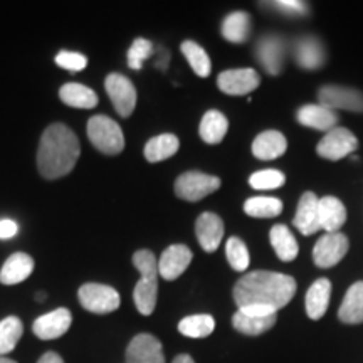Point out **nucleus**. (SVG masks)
Masks as SVG:
<instances>
[{"label": "nucleus", "instance_id": "f257e3e1", "mask_svg": "<svg viewBox=\"0 0 363 363\" xmlns=\"http://www.w3.org/2000/svg\"><path fill=\"white\" fill-rule=\"evenodd\" d=\"M296 293L293 276L272 271H252L242 276L234 286V301L238 308L261 305L278 313L291 301Z\"/></svg>", "mask_w": 363, "mask_h": 363}, {"label": "nucleus", "instance_id": "f03ea898", "mask_svg": "<svg viewBox=\"0 0 363 363\" xmlns=\"http://www.w3.org/2000/svg\"><path fill=\"white\" fill-rule=\"evenodd\" d=\"M79 153V140L69 126L62 123L48 126L38 148L39 174L48 180L66 177L78 163Z\"/></svg>", "mask_w": 363, "mask_h": 363}, {"label": "nucleus", "instance_id": "7ed1b4c3", "mask_svg": "<svg viewBox=\"0 0 363 363\" xmlns=\"http://www.w3.org/2000/svg\"><path fill=\"white\" fill-rule=\"evenodd\" d=\"M88 138L103 155H120L125 150V135L120 125L106 115H96L88 121Z\"/></svg>", "mask_w": 363, "mask_h": 363}, {"label": "nucleus", "instance_id": "20e7f679", "mask_svg": "<svg viewBox=\"0 0 363 363\" xmlns=\"http://www.w3.org/2000/svg\"><path fill=\"white\" fill-rule=\"evenodd\" d=\"M81 306L94 315H108L121 305L120 293L115 288L99 283H86L78 289Z\"/></svg>", "mask_w": 363, "mask_h": 363}, {"label": "nucleus", "instance_id": "39448f33", "mask_svg": "<svg viewBox=\"0 0 363 363\" xmlns=\"http://www.w3.org/2000/svg\"><path fill=\"white\" fill-rule=\"evenodd\" d=\"M175 195L182 201L199 202L206 199L207 195L214 194L220 189V179L214 175L202 174V172L192 170L182 174L175 180Z\"/></svg>", "mask_w": 363, "mask_h": 363}, {"label": "nucleus", "instance_id": "423d86ee", "mask_svg": "<svg viewBox=\"0 0 363 363\" xmlns=\"http://www.w3.org/2000/svg\"><path fill=\"white\" fill-rule=\"evenodd\" d=\"M358 148V140L357 136L352 133L350 130L342 128V126H337V128L330 130L323 138L318 143L316 152L321 158H326V160H342V158L352 155L353 152Z\"/></svg>", "mask_w": 363, "mask_h": 363}, {"label": "nucleus", "instance_id": "0eeeda50", "mask_svg": "<svg viewBox=\"0 0 363 363\" xmlns=\"http://www.w3.org/2000/svg\"><path fill=\"white\" fill-rule=\"evenodd\" d=\"M320 104L330 110H345L352 113H363V93L358 89L347 88V86H321L318 91Z\"/></svg>", "mask_w": 363, "mask_h": 363}, {"label": "nucleus", "instance_id": "6e6552de", "mask_svg": "<svg viewBox=\"0 0 363 363\" xmlns=\"http://www.w3.org/2000/svg\"><path fill=\"white\" fill-rule=\"evenodd\" d=\"M108 96H110L113 106L120 116L128 118L136 108V88L126 76L120 72H111L104 79Z\"/></svg>", "mask_w": 363, "mask_h": 363}, {"label": "nucleus", "instance_id": "1a4fd4ad", "mask_svg": "<svg viewBox=\"0 0 363 363\" xmlns=\"http://www.w3.org/2000/svg\"><path fill=\"white\" fill-rule=\"evenodd\" d=\"M350 242L348 238L342 233L325 234L323 238L318 239L313 249V261L318 267H333L347 256Z\"/></svg>", "mask_w": 363, "mask_h": 363}, {"label": "nucleus", "instance_id": "9d476101", "mask_svg": "<svg viewBox=\"0 0 363 363\" xmlns=\"http://www.w3.org/2000/svg\"><path fill=\"white\" fill-rule=\"evenodd\" d=\"M254 54L267 74L278 76L284 67L286 39L279 34H267L257 40Z\"/></svg>", "mask_w": 363, "mask_h": 363}, {"label": "nucleus", "instance_id": "9b49d317", "mask_svg": "<svg viewBox=\"0 0 363 363\" xmlns=\"http://www.w3.org/2000/svg\"><path fill=\"white\" fill-rule=\"evenodd\" d=\"M261 84V78L251 67H242V69H229L222 71L217 78V86L222 93L230 94V96H244V94L252 93Z\"/></svg>", "mask_w": 363, "mask_h": 363}, {"label": "nucleus", "instance_id": "f8f14e48", "mask_svg": "<svg viewBox=\"0 0 363 363\" xmlns=\"http://www.w3.org/2000/svg\"><path fill=\"white\" fill-rule=\"evenodd\" d=\"M126 363H165L162 342L150 333H140L126 348Z\"/></svg>", "mask_w": 363, "mask_h": 363}, {"label": "nucleus", "instance_id": "ddd939ff", "mask_svg": "<svg viewBox=\"0 0 363 363\" xmlns=\"http://www.w3.org/2000/svg\"><path fill=\"white\" fill-rule=\"evenodd\" d=\"M194 254L184 244H174L163 251L160 261H158V274L167 281L179 279L192 262Z\"/></svg>", "mask_w": 363, "mask_h": 363}, {"label": "nucleus", "instance_id": "4468645a", "mask_svg": "<svg viewBox=\"0 0 363 363\" xmlns=\"http://www.w3.org/2000/svg\"><path fill=\"white\" fill-rule=\"evenodd\" d=\"M72 323V315L67 308H57L51 313L39 316L34 321L33 331L39 340H56L67 333Z\"/></svg>", "mask_w": 363, "mask_h": 363}, {"label": "nucleus", "instance_id": "2eb2a0df", "mask_svg": "<svg viewBox=\"0 0 363 363\" xmlns=\"http://www.w3.org/2000/svg\"><path fill=\"white\" fill-rule=\"evenodd\" d=\"M195 234L206 252H216L224 238V222L214 212H203L195 222Z\"/></svg>", "mask_w": 363, "mask_h": 363}, {"label": "nucleus", "instance_id": "dca6fc26", "mask_svg": "<svg viewBox=\"0 0 363 363\" xmlns=\"http://www.w3.org/2000/svg\"><path fill=\"white\" fill-rule=\"evenodd\" d=\"M294 225L303 235L316 234L321 229L320 224V197L313 192H305L299 199Z\"/></svg>", "mask_w": 363, "mask_h": 363}, {"label": "nucleus", "instance_id": "f3484780", "mask_svg": "<svg viewBox=\"0 0 363 363\" xmlns=\"http://www.w3.org/2000/svg\"><path fill=\"white\" fill-rule=\"evenodd\" d=\"M294 59H296L298 66L303 67V69H320L326 62L325 45L315 35H303L294 44Z\"/></svg>", "mask_w": 363, "mask_h": 363}, {"label": "nucleus", "instance_id": "a211bd4d", "mask_svg": "<svg viewBox=\"0 0 363 363\" xmlns=\"http://www.w3.org/2000/svg\"><path fill=\"white\" fill-rule=\"evenodd\" d=\"M296 120L299 125L318 131H326L337 128L338 115L323 104H305L296 111Z\"/></svg>", "mask_w": 363, "mask_h": 363}, {"label": "nucleus", "instance_id": "6ab92c4d", "mask_svg": "<svg viewBox=\"0 0 363 363\" xmlns=\"http://www.w3.org/2000/svg\"><path fill=\"white\" fill-rule=\"evenodd\" d=\"M286 148H288V142H286V136L281 131L276 130H267L262 131L254 138L252 142V155L257 160H274L281 155H284Z\"/></svg>", "mask_w": 363, "mask_h": 363}, {"label": "nucleus", "instance_id": "aec40b11", "mask_svg": "<svg viewBox=\"0 0 363 363\" xmlns=\"http://www.w3.org/2000/svg\"><path fill=\"white\" fill-rule=\"evenodd\" d=\"M34 259L26 252L12 254L0 269V283L6 286L19 284L33 274Z\"/></svg>", "mask_w": 363, "mask_h": 363}, {"label": "nucleus", "instance_id": "412c9836", "mask_svg": "<svg viewBox=\"0 0 363 363\" xmlns=\"http://www.w3.org/2000/svg\"><path fill=\"white\" fill-rule=\"evenodd\" d=\"M345 222H347V208L340 199L331 195L320 199V224L326 234L340 233Z\"/></svg>", "mask_w": 363, "mask_h": 363}, {"label": "nucleus", "instance_id": "4be33fe9", "mask_svg": "<svg viewBox=\"0 0 363 363\" xmlns=\"http://www.w3.org/2000/svg\"><path fill=\"white\" fill-rule=\"evenodd\" d=\"M330 296H331V283L330 279L320 278L310 286L306 293V315L311 320H320L325 316L326 310L330 305Z\"/></svg>", "mask_w": 363, "mask_h": 363}, {"label": "nucleus", "instance_id": "5701e85b", "mask_svg": "<svg viewBox=\"0 0 363 363\" xmlns=\"http://www.w3.org/2000/svg\"><path fill=\"white\" fill-rule=\"evenodd\" d=\"M338 318L347 325L363 323V281H357L348 288L338 310Z\"/></svg>", "mask_w": 363, "mask_h": 363}, {"label": "nucleus", "instance_id": "b1692460", "mask_svg": "<svg viewBox=\"0 0 363 363\" xmlns=\"http://www.w3.org/2000/svg\"><path fill=\"white\" fill-rule=\"evenodd\" d=\"M61 101L71 108L79 110H93L98 106V94L88 86L79 83H67L59 89Z\"/></svg>", "mask_w": 363, "mask_h": 363}, {"label": "nucleus", "instance_id": "393cba45", "mask_svg": "<svg viewBox=\"0 0 363 363\" xmlns=\"http://www.w3.org/2000/svg\"><path fill=\"white\" fill-rule=\"evenodd\" d=\"M179 147L180 142L175 135L163 133L148 140L147 145H145L143 155L150 163L163 162L167 160V158L174 157L175 153L179 152Z\"/></svg>", "mask_w": 363, "mask_h": 363}, {"label": "nucleus", "instance_id": "a878e982", "mask_svg": "<svg viewBox=\"0 0 363 363\" xmlns=\"http://www.w3.org/2000/svg\"><path fill=\"white\" fill-rule=\"evenodd\" d=\"M222 35L233 44L246 43L251 35V16L242 11L229 13L222 22Z\"/></svg>", "mask_w": 363, "mask_h": 363}, {"label": "nucleus", "instance_id": "bb28decb", "mask_svg": "<svg viewBox=\"0 0 363 363\" xmlns=\"http://www.w3.org/2000/svg\"><path fill=\"white\" fill-rule=\"evenodd\" d=\"M269 239L272 247H274L276 254L283 262H291L296 259L298 252H299V246L298 240L294 239V235L291 234V230L283 224H276L271 229L269 233Z\"/></svg>", "mask_w": 363, "mask_h": 363}, {"label": "nucleus", "instance_id": "cd10ccee", "mask_svg": "<svg viewBox=\"0 0 363 363\" xmlns=\"http://www.w3.org/2000/svg\"><path fill=\"white\" fill-rule=\"evenodd\" d=\"M227 130H229V121H227L225 115H222L217 110H211L202 118L201 126H199V135L206 143L217 145L224 140Z\"/></svg>", "mask_w": 363, "mask_h": 363}, {"label": "nucleus", "instance_id": "c85d7f7f", "mask_svg": "<svg viewBox=\"0 0 363 363\" xmlns=\"http://www.w3.org/2000/svg\"><path fill=\"white\" fill-rule=\"evenodd\" d=\"M278 315L271 316H247L239 310L233 316V326L239 333L247 335V337H257V335L266 333L276 325Z\"/></svg>", "mask_w": 363, "mask_h": 363}, {"label": "nucleus", "instance_id": "c756f323", "mask_svg": "<svg viewBox=\"0 0 363 363\" xmlns=\"http://www.w3.org/2000/svg\"><path fill=\"white\" fill-rule=\"evenodd\" d=\"M158 298V279L140 278L133 289V301L140 315L150 316L155 311Z\"/></svg>", "mask_w": 363, "mask_h": 363}, {"label": "nucleus", "instance_id": "7c9ffc66", "mask_svg": "<svg viewBox=\"0 0 363 363\" xmlns=\"http://www.w3.org/2000/svg\"><path fill=\"white\" fill-rule=\"evenodd\" d=\"M180 51L185 56V59H187L190 67H192L199 78H207V76L211 74V57H208L206 49H203L201 44L194 43V40H184L180 45Z\"/></svg>", "mask_w": 363, "mask_h": 363}, {"label": "nucleus", "instance_id": "2f4dec72", "mask_svg": "<svg viewBox=\"0 0 363 363\" xmlns=\"http://www.w3.org/2000/svg\"><path fill=\"white\" fill-rule=\"evenodd\" d=\"M22 333L24 325L17 316H7L0 321V357H6L16 350Z\"/></svg>", "mask_w": 363, "mask_h": 363}, {"label": "nucleus", "instance_id": "473e14b6", "mask_svg": "<svg viewBox=\"0 0 363 363\" xmlns=\"http://www.w3.org/2000/svg\"><path fill=\"white\" fill-rule=\"evenodd\" d=\"M244 212L256 219H272L283 212V202L276 197H251L244 202Z\"/></svg>", "mask_w": 363, "mask_h": 363}, {"label": "nucleus", "instance_id": "72a5a7b5", "mask_svg": "<svg viewBox=\"0 0 363 363\" xmlns=\"http://www.w3.org/2000/svg\"><path fill=\"white\" fill-rule=\"evenodd\" d=\"M216 330V320L211 315L185 316L179 323V331L189 338H206Z\"/></svg>", "mask_w": 363, "mask_h": 363}, {"label": "nucleus", "instance_id": "f704fd0d", "mask_svg": "<svg viewBox=\"0 0 363 363\" xmlns=\"http://www.w3.org/2000/svg\"><path fill=\"white\" fill-rule=\"evenodd\" d=\"M225 257L229 261L230 267L234 271H246L249 267V262H251V257H249V251L246 244L242 242V239L239 238H229L225 244Z\"/></svg>", "mask_w": 363, "mask_h": 363}, {"label": "nucleus", "instance_id": "c9c22d12", "mask_svg": "<svg viewBox=\"0 0 363 363\" xmlns=\"http://www.w3.org/2000/svg\"><path fill=\"white\" fill-rule=\"evenodd\" d=\"M284 182L286 177L283 172L267 169L252 174L251 179H249V185H251L254 190H274L283 187Z\"/></svg>", "mask_w": 363, "mask_h": 363}, {"label": "nucleus", "instance_id": "e433bc0d", "mask_svg": "<svg viewBox=\"0 0 363 363\" xmlns=\"http://www.w3.org/2000/svg\"><path fill=\"white\" fill-rule=\"evenodd\" d=\"M153 52H155V48H153V44L148 39H135L131 48L128 49V54H126V57H128V67L133 71H140L143 67V62L148 57H152Z\"/></svg>", "mask_w": 363, "mask_h": 363}, {"label": "nucleus", "instance_id": "4c0bfd02", "mask_svg": "<svg viewBox=\"0 0 363 363\" xmlns=\"http://www.w3.org/2000/svg\"><path fill=\"white\" fill-rule=\"evenodd\" d=\"M133 266L145 279H158V259L148 249H140L133 254Z\"/></svg>", "mask_w": 363, "mask_h": 363}, {"label": "nucleus", "instance_id": "58836bf2", "mask_svg": "<svg viewBox=\"0 0 363 363\" xmlns=\"http://www.w3.org/2000/svg\"><path fill=\"white\" fill-rule=\"evenodd\" d=\"M56 65L62 69L78 72L83 71L88 66V57L81 52H72V51H61L56 56Z\"/></svg>", "mask_w": 363, "mask_h": 363}, {"label": "nucleus", "instance_id": "ea45409f", "mask_svg": "<svg viewBox=\"0 0 363 363\" xmlns=\"http://www.w3.org/2000/svg\"><path fill=\"white\" fill-rule=\"evenodd\" d=\"M271 6L281 12L291 13V16H301L308 12L306 4L299 2V0H278V2H271Z\"/></svg>", "mask_w": 363, "mask_h": 363}, {"label": "nucleus", "instance_id": "a19ab883", "mask_svg": "<svg viewBox=\"0 0 363 363\" xmlns=\"http://www.w3.org/2000/svg\"><path fill=\"white\" fill-rule=\"evenodd\" d=\"M240 313H244V315L247 316H271V315H278L274 310H271V308L267 306H261V305H251V306H244V308H239Z\"/></svg>", "mask_w": 363, "mask_h": 363}, {"label": "nucleus", "instance_id": "79ce46f5", "mask_svg": "<svg viewBox=\"0 0 363 363\" xmlns=\"http://www.w3.org/2000/svg\"><path fill=\"white\" fill-rule=\"evenodd\" d=\"M17 224L11 219L0 220V239H11L17 234Z\"/></svg>", "mask_w": 363, "mask_h": 363}, {"label": "nucleus", "instance_id": "37998d69", "mask_svg": "<svg viewBox=\"0 0 363 363\" xmlns=\"http://www.w3.org/2000/svg\"><path fill=\"white\" fill-rule=\"evenodd\" d=\"M38 363H65V360H62L59 353L48 352V353H44V355L39 358Z\"/></svg>", "mask_w": 363, "mask_h": 363}, {"label": "nucleus", "instance_id": "c03bdc74", "mask_svg": "<svg viewBox=\"0 0 363 363\" xmlns=\"http://www.w3.org/2000/svg\"><path fill=\"white\" fill-rule=\"evenodd\" d=\"M172 363H195L194 358L187 355V353H182V355H177Z\"/></svg>", "mask_w": 363, "mask_h": 363}, {"label": "nucleus", "instance_id": "a18cd8bd", "mask_svg": "<svg viewBox=\"0 0 363 363\" xmlns=\"http://www.w3.org/2000/svg\"><path fill=\"white\" fill-rule=\"evenodd\" d=\"M0 363H17V362H13V360H11V358H6V357H0Z\"/></svg>", "mask_w": 363, "mask_h": 363}, {"label": "nucleus", "instance_id": "49530a36", "mask_svg": "<svg viewBox=\"0 0 363 363\" xmlns=\"http://www.w3.org/2000/svg\"><path fill=\"white\" fill-rule=\"evenodd\" d=\"M35 299H38V301H44L45 294L44 293H38V294H35Z\"/></svg>", "mask_w": 363, "mask_h": 363}]
</instances>
